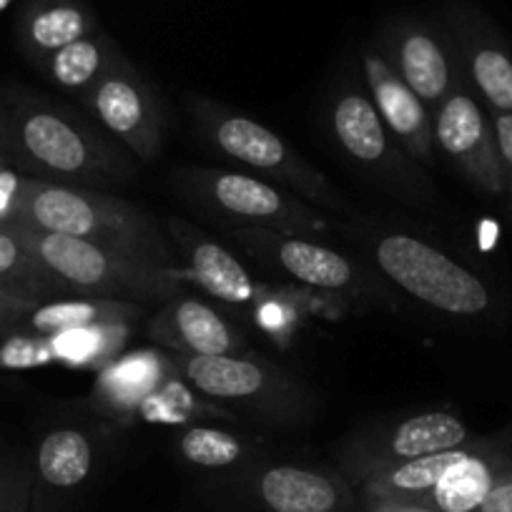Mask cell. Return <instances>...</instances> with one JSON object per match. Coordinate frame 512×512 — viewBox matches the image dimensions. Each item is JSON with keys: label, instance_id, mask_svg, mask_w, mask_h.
I'll list each match as a JSON object with an SVG mask.
<instances>
[{"label": "cell", "instance_id": "8d00e7d4", "mask_svg": "<svg viewBox=\"0 0 512 512\" xmlns=\"http://www.w3.org/2000/svg\"><path fill=\"white\" fill-rule=\"evenodd\" d=\"M0 495H3V490H0Z\"/></svg>", "mask_w": 512, "mask_h": 512}, {"label": "cell", "instance_id": "9a60e30c", "mask_svg": "<svg viewBox=\"0 0 512 512\" xmlns=\"http://www.w3.org/2000/svg\"><path fill=\"white\" fill-rule=\"evenodd\" d=\"M169 231L179 249L184 251L189 277L209 297L219 299L229 307L251 309L254 314L259 309V317H262L264 309L277 304L272 299V292L256 282L249 269L224 244L191 229L184 221H169Z\"/></svg>", "mask_w": 512, "mask_h": 512}, {"label": "cell", "instance_id": "d6986e66", "mask_svg": "<svg viewBox=\"0 0 512 512\" xmlns=\"http://www.w3.org/2000/svg\"><path fill=\"white\" fill-rule=\"evenodd\" d=\"M512 465V452L495 440H472L470 450L445 472L425 505L435 512H477L502 472Z\"/></svg>", "mask_w": 512, "mask_h": 512}, {"label": "cell", "instance_id": "603a6c76", "mask_svg": "<svg viewBox=\"0 0 512 512\" xmlns=\"http://www.w3.org/2000/svg\"><path fill=\"white\" fill-rule=\"evenodd\" d=\"M96 442L81 427H56L36 452L38 480L56 492H76L96 470Z\"/></svg>", "mask_w": 512, "mask_h": 512}, {"label": "cell", "instance_id": "9c48e42d", "mask_svg": "<svg viewBox=\"0 0 512 512\" xmlns=\"http://www.w3.org/2000/svg\"><path fill=\"white\" fill-rule=\"evenodd\" d=\"M98 126L136 159L154 161L164 144V111L154 88L126 58H116L108 71L81 98Z\"/></svg>", "mask_w": 512, "mask_h": 512}, {"label": "cell", "instance_id": "30bf717a", "mask_svg": "<svg viewBox=\"0 0 512 512\" xmlns=\"http://www.w3.org/2000/svg\"><path fill=\"white\" fill-rule=\"evenodd\" d=\"M231 239L254 262L284 274L289 282L299 284V287L329 294L359 292L362 287V272L349 262L347 256L319 244V241L307 239V236L241 226V229L231 231Z\"/></svg>", "mask_w": 512, "mask_h": 512}, {"label": "cell", "instance_id": "6da1fadb", "mask_svg": "<svg viewBox=\"0 0 512 512\" xmlns=\"http://www.w3.org/2000/svg\"><path fill=\"white\" fill-rule=\"evenodd\" d=\"M11 221L179 269L159 224L146 211L91 186L21 179Z\"/></svg>", "mask_w": 512, "mask_h": 512}, {"label": "cell", "instance_id": "4fadbf2b", "mask_svg": "<svg viewBox=\"0 0 512 512\" xmlns=\"http://www.w3.org/2000/svg\"><path fill=\"white\" fill-rule=\"evenodd\" d=\"M246 497L262 512H354L359 495L342 472L307 465H264L244 477Z\"/></svg>", "mask_w": 512, "mask_h": 512}, {"label": "cell", "instance_id": "44dd1931", "mask_svg": "<svg viewBox=\"0 0 512 512\" xmlns=\"http://www.w3.org/2000/svg\"><path fill=\"white\" fill-rule=\"evenodd\" d=\"M141 317H146V307H139V304L96 297H63L33 307L18 322V327L46 334V337H56L63 332L103 327V324H136Z\"/></svg>", "mask_w": 512, "mask_h": 512}, {"label": "cell", "instance_id": "2e32d148", "mask_svg": "<svg viewBox=\"0 0 512 512\" xmlns=\"http://www.w3.org/2000/svg\"><path fill=\"white\" fill-rule=\"evenodd\" d=\"M364 78L369 98L382 116L392 139L420 164H432L435 156V116L395 73L382 51H364Z\"/></svg>", "mask_w": 512, "mask_h": 512}, {"label": "cell", "instance_id": "8992f818", "mask_svg": "<svg viewBox=\"0 0 512 512\" xmlns=\"http://www.w3.org/2000/svg\"><path fill=\"white\" fill-rule=\"evenodd\" d=\"M174 176L186 199L214 219L236 224V229L256 226L299 236H314L329 229L327 219L307 201L259 176L224 169H186Z\"/></svg>", "mask_w": 512, "mask_h": 512}, {"label": "cell", "instance_id": "7402d4cb", "mask_svg": "<svg viewBox=\"0 0 512 512\" xmlns=\"http://www.w3.org/2000/svg\"><path fill=\"white\" fill-rule=\"evenodd\" d=\"M0 289L38 304L73 297L66 284L33 254L16 221L0 224Z\"/></svg>", "mask_w": 512, "mask_h": 512}, {"label": "cell", "instance_id": "8fae6325", "mask_svg": "<svg viewBox=\"0 0 512 512\" xmlns=\"http://www.w3.org/2000/svg\"><path fill=\"white\" fill-rule=\"evenodd\" d=\"M435 144L477 191L490 199H505L492 116H487L467 86L450 93L435 111Z\"/></svg>", "mask_w": 512, "mask_h": 512}, {"label": "cell", "instance_id": "ffe728a7", "mask_svg": "<svg viewBox=\"0 0 512 512\" xmlns=\"http://www.w3.org/2000/svg\"><path fill=\"white\" fill-rule=\"evenodd\" d=\"M166 352H139L111 364L98 379L93 400L116 417H131L139 407H146L164 384V374L171 372Z\"/></svg>", "mask_w": 512, "mask_h": 512}, {"label": "cell", "instance_id": "4316f807", "mask_svg": "<svg viewBox=\"0 0 512 512\" xmlns=\"http://www.w3.org/2000/svg\"><path fill=\"white\" fill-rule=\"evenodd\" d=\"M181 460L206 472L236 470L249 460V447L239 435L216 427H186L176 442Z\"/></svg>", "mask_w": 512, "mask_h": 512}, {"label": "cell", "instance_id": "484cf974", "mask_svg": "<svg viewBox=\"0 0 512 512\" xmlns=\"http://www.w3.org/2000/svg\"><path fill=\"white\" fill-rule=\"evenodd\" d=\"M88 33H91V18L73 3H48V6L36 8L26 18V28H23L26 43L41 58L53 56L61 48L86 38Z\"/></svg>", "mask_w": 512, "mask_h": 512}, {"label": "cell", "instance_id": "277c9868", "mask_svg": "<svg viewBox=\"0 0 512 512\" xmlns=\"http://www.w3.org/2000/svg\"><path fill=\"white\" fill-rule=\"evenodd\" d=\"M184 384L209 402L267 425H299L314 415L312 392L279 364L244 354L189 357L166 352Z\"/></svg>", "mask_w": 512, "mask_h": 512}, {"label": "cell", "instance_id": "3957f363", "mask_svg": "<svg viewBox=\"0 0 512 512\" xmlns=\"http://www.w3.org/2000/svg\"><path fill=\"white\" fill-rule=\"evenodd\" d=\"M11 141L23 166L41 181L96 189L128 174L116 141L56 106H23L11 121Z\"/></svg>", "mask_w": 512, "mask_h": 512}, {"label": "cell", "instance_id": "836d02e7", "mask_svg": "<svg viewBox=\"0 0 512 512\" xmlns=\"http://www.w3.org/2000/svg\"><path fill=\"white\" fill-rule=\"evenodd\" d=\"M354 512H435L425 502H405V500H359Z\"/></svg>", "mask_w": 512, "mask_h": 512}, {"label": "cell", "instance_id": "5bb4252c", "mask_svg": "<svg viewBox=\"0 0 512 512\" xmlns=\"http://www.w3.org/2000/svg\"><path fill=\"white\" fill-rule=\"evenodd\" d=\"M146 337L166 352L189 354V357H226L246 354L244 332L219 309L204 299L179 294L169 299L146 324Z\"/></svg>", "mask_w": 512, "mask_h": 512}, {"label": "cell", "instance_id": "d4e9b609", "mask_svg": "<svg viewBox=\"0 0 512 512\" xmlns=\"http://www.w3.org/2000/svg\"><path fill=\"white\" fill-rule=\"evenodd\" d=\"M116 58H121V53L116 51L111 41L88 33L81 41L71 43V46L61 48L46 58L48 78L63 91L83 98Z\"/></svg>", "mask_w": 512, "mask_h": 512}, {"label": "cell", "instance_id": "1f68e13d", "mask_svg": "<svg viewBox=\"0 0 512 512\" xmlns=\"http://www.w3.org/2000/svg\"><path fill=\"white\" fill-rule=\"evenodd\" d=\"M477 512H512V465L502 472Z\"/></svg>", "mask_w": 512, "mask_h": 512}, {"label": "cell", "instance_id": "e0dca14e", "mask_svg": "<svg viewBox=\"0 0 512 512\" xmlns=\"http://www.w3.org/2000/svg\"><path fill=\"white\" fill-rule=\"evenodd\" d=\"M452 23L465 81L492 113H512V53L480 13H460Z\"/></svg>", "mask_w": 512, "mask_h": 512}, {"label": "cell", "instance_id": "7c38bea8", "mask_svg": "<svg viewBox=\"0 0 512 512\" xmlns=\"http://www.w3.org/2000/svg\"><path fill=\"white\" fill-rule=\"evenodd\" d=\"M382 56L412 88V93L430 108L432 116L450 98V93L467 86L457 48L420 21L395 23L390 36L384 38Z\"/></svg>", "mask_w": 512, "mask_h": 512}, {"label": "cell", "instance_id": "52a82bcc", "mask_svg": "<svg viewBox=\"0 0 512 512\" xmlns=\"http://www.w3.org/2000/svg\"><path fill=\"white\" fill-rule=\"evenodd\" d=\"M372 256L384 277L435 312L480 317L490 309L492 294L487 284L445 251L417 236L400 231L377 236Z\"/></svg>", "mask_w": 512, "mask_h": 512}, {"label": "cell", "instance_id": "e575fe53", "mask_svg": "<svg viewBox=\"0 0 512 512\" xmlns=\"http://www.w3.org/2000/svg\"><path fill=\"white\" fill-rule=\"evenodd\" d=\"M3 131H6V123H3V116H0V139H3Z\"/></svg>", "mask_w": 512, "mask_h": 512}, {"label": "cell", "instance_id": "f1b7e54d", "mask_svg": "<svg viewBox=\"0 0 512 512\" xmlns=\"http://www.w3.org/2000/svg\"><path fill=\"white\" fill-rule=\"evenodd\" d=\"M61 362L56 337L36 334L18 324L0 329V369H36Z\"/></svg>", "mask_w": 512, "mask_h": 512}, {"label": "cell", "instance_id": "ac0fdd59", "mask_svg": "<svg viewBox=\"0 0 512 512\" xmlns=\"http://www.w3.org/2000/svg\"><path fill=\"white\" fill-rule=\"evenodd\" d=\"M329 118L334 139L354 164L387 179L402 176L400 149L392 144V134L384 126L372 98L364 96L359 88L339 93Z\"/></svg>", "mask_w": 512, "mask_h": 512}, {"label": "cell", "instance_id": "83f0119b", "mask_svg": "<svg viewBox=\"0 0 512 512\" xmlns=\"http://www.w3.org/2000/svg\"><path fill=\"white\" fill-rule=\"evenodd\" d=\"M134 324H103V327H86L76 332L56 334L61 362L71 364H108L118 347L128 339Z\"/></svg>", "mask_w": 512, "mask_h": 512}, {"label": "cell", "instance_id": "d590c367", "mask_svg": "<svg viewBox=\"0 0 512 512\" xmlns=\"http://www.w3.org/2000/svg\"><path fill=\"white\" fill-rule=\"evenodd\" d=\"M8 3H11V0H0V8H6Z\"/></svg>", "mask_w": 512, "mask_h": 512}, {"label": "cell", "instance_id": "4dcf8cb0", "mask_svg": "<svg viewBox=\"0 0 512 512\" xmlns=\"http://www.w3.org/2000/svg\"><path fill=\"white\" fill-rule=\"evenodd\" d=\"M33 307H38V302H31V299L0 289V329H8L13 324H18Z\"/></svg>", "mask_w": 512, "mask_h": 512}, {"label": "cell", "instance_id": "ba28073f", "mask_svg": "<svg viewBox=\"0 0 512 512\" xmlns=\"http://www.w3.org/2000/svg\"><path fill=\"white\" fill-rule=\"evenodd\" d=\"M472 432L452 412H417L405 420L374 425L342 442L337 450V470L357 490L367 477L402 465L407 460L455 450L472 442Z\"/></svg>", "mask_w": 512, "mask_h": 512}, {"label": "cell", "instance_id": "7a4b0ae2", "mask_svg": "<svg viewBox=\"0 0 512 512\" xmlns=\"http://www.w3.org/2000/svg\"><path fill=\"white\" fill-rule=\"evenodd\" d=\"M21 229L33 254L66 284L73 297L113 299L146 307L166 304L179 297L184 287L179 269L118 254L76 236L48 234L26 224H21Z\"/></svg>", "mask_w": 512, "mask_h": 512}, {"label": "cell", "instance_id": "5b68a950", "mask_svg": "<svg viewBox=\"0 0 512 512\" xmlns=\"http://www.w3.org/2000/svg\"><path fill=\"white\" fill-rule=\"evenodd\" d=\"M189 106L204 139L226 159L246 166L254 174H262L264 181L272 179L287 186L304 201H314L327 209L344 206L339 191H334L332 184L297 151L289 149L287 141L274 134L272 128L206 98H191Z\"/></svg>", "mask_w": 512, "mask_h": 512}, {"label": "cell", "instance_id": "f546056e", "mask_svg": "<svg viewBox=\"0 0 512 512\" xmlns=\"http://www.w3.org/2000/svg\"><path fill=\"white\" fill-rule=\"evenodd\" d=\"M495 128L497 151H500L502 176H505V199L512 211V113H490Z\"/></svg>", "mask_w": 512, "mask_h": 512}, {"label": "cell", "instance_id": "d6a6232c", "mask_svg": "<svg viewBox=\"0 0 512 512\" xmlns=\"http://www.w3.org/2000/svg\"><path fill=\"white\" fill-rule=\"evenodd\" d=\"M18 184H21V179H18L13 171L0 166V224H6V221L13 219V204H16Z\"/></svg>", "mask_w": 512, "mask_h": 512}, {"label": "cell", "instance_id": "cb8c5ba5", "mask_svg": "<svg viewBox=\"0 0 512 512\" xmlns=\"http://www.w3.org/2000/svg\"><path fill=\"white\" fill-rule=\"evenodd\" d=\"M472 442L455 447V450L435 452V455L417 457V460H407L402 465L387 467V470L377 472V475L367 477L362 485L357 487L359 500H405V502H422L437 482L445 477V472L455 465L457 460L465 457Z\"/></svg>", "mask_w": 512, "mask_h": 512}]
</instances>
